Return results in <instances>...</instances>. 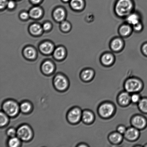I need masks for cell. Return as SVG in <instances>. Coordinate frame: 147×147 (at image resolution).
<instances>
[{"instance_id":"ac0fdd59","label":"cell","mask_w":147,"mask_h":147,"mask_svg":"<svg viewBox=\"0 0 147 147\" xmlns=\"http://www.w3.org/2000/svg\"><path fill=\"white\" fill-rule=\"evenodd\" d=\"M42 14V11L40 8L34 7L32 9L30 12V16L32 18H37L40 17Z\"/></svg>"},{"instance_id":"4dcf8cb0","label":"cell","mask_w":147,"mask_h":147,"mask_svg":"<svg viewBox=\"0 0 147 147\" xmlns=\"http://www.w3.org/2000/svg\"><path fill=\"white\" fill-rule=\"evenodd\" d=\"M131 100L134 103H138L140 100V97L139 95L135 94L131 96Z\"/></svg>"},{"instance_id":"277c9868","label":"cell","mask_w":147,"mask_h":147,"mask_svg":"<svg viewBox=\"0 0 147 147\" xmlns=\"http://www.w3.org/2000/svg\"><path fill=\"white\" fill-rule=\"evenodd\" d=\"M142 87L141 82L136 79H130L127 81L125 88L129 93H135L140 90Z\"/></svg>"},{"instance_id":"836d02e7","label":"cell","mask_w":147,"mask_h":147,"mask_svg":"<svg viewBox=\"0 0 147 147\" xmlns=\"http://www.w3.org/2000/svg\"><path fill=\"white\" fill-rule=\"evenodd\" d=\"M133 27L135 30H136V31H139L142 29V24H140V22L134 26Z\"/></svg>"},{"instance_id":"484cf974","label":"cell","mask_w":147,"mask_h":147,"mask_svg":"<svg viewBox=\"0 0 147 147\" xmlns=\"http://www.w3.org/2000/svg\"><path fill=\"white\" fill-rule=\"evenodd\" d=\"M30 31L32 34L38 35L41 34L42 31V28L39 24H34L30 27Z\"/></svg>"},{"instance_id":"7402d4cb","label":"cell","mask_w":147,"mask_h":147,"mask_svg":"<svg viewBox=\"0 0 147 147\" xmlns=\"http://www.w3.org/2000/svg\"><path fill=\"white\" fill-rule=\"evenodd\" d=\"M110 140L115 143H117L122 140V137L121 134L118 132L112 134L109 137Z\"/></svg>"},{"instance_id":"f546056e","label":"cell","mask_w":147,"mask_h":147,"mask_svg":"<svg viewBox=\"0 0 147 147\" xmlns=\"http://www.w3.org/2000/svg\"><path fill=\"white\" fill-rule=\"evenodd\" d=\"M7 134L10 138H13L17 135V131L14 128H10L7 131Z\"/></svg>"},{"instance_id":"2e32d148","label":"cell","mask_w":147,"mask_h":147,"mask_svg":"<svg viewBox=\"0 0 147 147\" xmlns=\"http://www.w3.org/2000/svg\"><path fill=\"white\" fill-rule=\"evenodd\" d=\"M54 17L56 20L58 21H61L64 19L65 13L61 8H58L55 10L54 12Z\"/></svg>"},{"instance_id":"d4e9b609","label":"cell","mask_w":147,"mask_h":147,"mask_svg":"<svg viewBox=\"0 0 147 147\" xmlns=\"http://www.w3.org/2000/svg\"><path fill=\"white\" fill-rule=\"evenodd\" d=\"M24 54L27 58H34L35 57L36 52L34 49L31 47H28L24 51Z\"/></svg>"},{"instance_id":"7a4b0ae2","label":"cell","mask_w":147,"mask_h":147,"mask_svg":"<svg viewBox=\"0 0 147 147\" xmlns=\"http://www.w3.org/2000/svg\"><path fill=\"white\" fill-rule=\"evenodd\" d=\"M3 111L8 116L13 117L18 114L20 107L17 102L12 100H7L3 105Z\"/></svg>"},{"instance_id":"d590c367","label":"cell","mask_w":147,"mask_h":147,"mask_svg":"<svg viewBox=\"0 0 147 147\" xmlns=\"http://www.w3.org/2000/svg\"><path fill=\"white\" fill-rule=\"evenodd\" d=\"M51 24H50L49 23H48L45 24L44 25H43V29H44V30H45V31L49 30L50 28H51Z\"/></svg>"},{"instance_id":"6da1fadb","label":"cell","mask_w":147,"mask_h":147,"mask_svg":"<svg viewBox=\"0 0 147 147\" xmlns=\"http://www.w3.org/2000/svg\"><path fill=\"white\" fill-rule=\"evenodd\" d=\"M133 5L130 0H119L115 7L117 14L121 17L129 15L131 11Z\"/></svg>"},{"instance_id":"ab89813d","label":"cell","mask_w":147,"mask_h":147,"mask_svg":"<svg viewBox=\"0 0 147 147\" xmlns=\"http://www.w3.org/2000/svg\"><path fill=\"white\" fill-rule=\"evenodd\" d=\"M32 2L34 4H37L39 3L41 0H31Z\"/></svg>"},{"instance_id":"ba28073f","label":"cell","mask_w":147,"mask_h":147,"mask_svg":"<svg viewBox=\"0 0 147 147\" xmlns=\"http://www.w3.org/2000/svg\"><path fill=\"white\" fill-rule=\"evenodd\" d=\"M132 123L134 126L138 129H142L146 126V119L142 117L137 116L135 117L132 119Z\"/></svg>"},{"instance_id":"8992f818","label":"cell","mask_w":147,"mask_h":147,"mask_svg":"<svg viewBox=\"0 0 147 147\" xmlns=\"http://www.w3.org/2000/svg\"><path fill=\"white\" fill-rule=\"evenodd\" d=\"M81 111L78 108H74L69 112L67 114V119L70 123H76L79 121L82 117Z\"/></svg>"},{"instance_id":"b9f144b4","label":"cell","mask_w":147,"mask_h":147,"mask_svg":"<svg viewBox=\"0 0 147 147\" xmlns=\"http://www.w3.org/2000/svg\"><path fill=\"white\" fill-rule=\"evenodd\" d=\"M64 1H69V0H63Z\"/></svg>"},{"instance_id":"603a6c76","label":"cell","mask_w":147,"mask_h":147,"mask_svg":"<svg viewBox=\"0 0 147 147\" xmlns=\"http://www.w3.org/2000/svg\"><path fill=\"white\" fill-rule=\"evenodd\" d=\"M18 137H14L11 138L8 141V144L9 146L11 147H17L20 146L21 144V141Z\"/></svg>"},{"instance_id":"5bb4252c","label":"cell","mask_w":147,"mask_h":147,"mask_svg":"<svg viewBox=\"0 0 147 147\" xmlns=\"http://www.w3.org/2000/svg\"><path fill=\"white\" fill-rule=\"evenodd\" d=\"M123 42L119 38H116L112 42L111 47L115 51H118L122 48Z\"/></svg>"},{"instance_id":"d6986e66","label":"cell","mask_w":147,"mask_h":147,"mask_svg":"<svg viewBox=\"0 0 147 147\" xmlns=\"http://www.w3.org/2000/svg\"><path fill=\"white\" fill-rule=\"evenodd\" d=\"M32 105L28 102H23L20 106V109L23 113H26L29 112L31 110Z\"/></svg>"},{"instance_id":"e575fe53","label":"cell","mask_w":147,"mask_h":147,"mask_svg":"<svg viewBox=\"0 0 147 147\" xmlns=\"http://www.w3.org/2000/svg\"><path fill=\"white\" fill-rule=\"evenodd\" d=\"M8 3L7 0H1V4H0V7L1 9L4 8Z\"/></svg>"},{"instance_id":"d6a6232c","label":"cell","mask_w":147,"mask_h":147,"mask_svg":"<svg viewBox=\"0 0 147 147\" xmlns=\"http://www.w3.org/2000/svg\"><path fill=\"white\" fill-rule=\"evenodd\" d=\"M126 130V128L124 126H122L119 127L117 129L118 132L121 134H125Z\"/></svg>"},{"instance_id":"8d00e7d4","label":"cell","mask_w":147,"mask_h":147,"mask_svg":"<svg viewBox=\"0 0 147 147\" xmlns=\"http://www.w3.org/2000/svg\"><path fill=\"white\" fill-rule=\"evenodd\" d=\"M7 5L8 8L12 9L14 8V5H15V4H14L13 1H10L8 2Z\"/></svg>"},{"instance_id":"4fadbf2b","label":"cell","mask_w":147,"mask_h":147,"mask_svg":"<svg viewBox=\"0 0 147 147\" xmlns=\"http://www.w3.org/2000/svg\"><path fill=\"white\" fill-rule=\"evenodd\" d=\"M127 21L129 24L134 26L140 23L139 17L135 13L129 14L127 18Z\"/></svg>"},{"instance_id":"e0dca14e","label":"cell","mask_w":147,"mask_h":147,"mask_svg":"<svg viewBox=\"0 0 147 147\" xmlns=\"http://www.w3.org/2000/svg\"><path fill=\"white\" fill-rule=\"evenodd\" d=\"M113 55L109 53L104 55L101 59L102 63L106 65H109L111 64L113 62Z\"/></svg>"},{"instance_id":"ffe728a7","label":"cell","mask_w":147,"mask_h":147,"mask_svg":"<svg viewBox=\"0 0 147 147\" xmlns=\"http://www.w3.org/2000/svg\"><path fill=\"white\" fill-rule=\"evenodd\" d=\"M70 4L74 9L80 10L83 8L84 3L83 0H71Z\"/></svg>"},{"instance_id":"f1b7e54d","label":"cell","mask_w":147,"mask_h":147,"mask_svg":"<svg viewBox=\"0 0 147 147\" xmlns=\"http://www.w3.org/2000/svg\"><path fill=\"white\" fill-rule=\"evenodd\" d=\"M139 106L140 109L142 112L147 113V99H142L139 102Z\"/></svg>"},{"instance_id":"7bdbcfd3","label":"cell","mask_w":147,"mask_h":147,"mask_svg":"<svg viewBox=\"0 0 147 147\" xmlns=\"http://www.w3.org/2000/svg\"><path fill=\"white\" fill-rule=\"evenodd\" d=\"M146 146H147V145H146Z\"/></svg>"},{"instance_id":"44dd1931","label":"cell","mask_w":147,"mask_h":147,"mask_svg":"<svg viewBox=\"0 0 147 147\" xmlns=\"http://www.w3.org/2000/svg\"><path fill=\"white\" fill-rule=\"evenodd\" d=\"M94 75L93 71L90 69L84 70L82 74V77L83 80L89 81L93 78Z\"/></svg>"},{"instance_id":"8fae6325","label":"cell","mask_w":147,"mask_h":147,"mask_svg":"<svg viewBox=\"0 0 147 147\" xmlns=\"http://www.w3.org/2000/svg\"><path fill=\"white\" fill-rule=\"evenodd\" d=\"M131 96L127 92H124L121 93L119 96V100L121 104L126 105L130 102Z\"/></svg>"},{"instance_id":"3957f363","label":"cell","mask_w":147,"mask_h":147,"mask_svg":"<svg viewBox=\"0 0 147 147\" xmlns=\"http://www.w3.org/2000/svg\"><path fill=\"white\" fill-rule=\"evenodd\" d=\"M17 137L21 140L27 142L33 136V132L31 128L27 125H23L18 128L17 131Z\"/></svg>"},{"instance_id":"60d3db41","label":"cell","mask_w":147,"mask_h":147,"mask_svg":"<svg viewBox=\"0 0 147 147\" xmlns=\"http://www.w3.org/2000/svg\"><path fill=\"white\" fill-rule=\"evenodd\" d=\"M78 146L79 147H86V146H86V145H79V146Z\"/></svg>"},{"instance_id":"1f68e13d","label":"cell","mask_w":147,"mask_h":147,"mask_svg":"<svg viewBox=\"0 0 147 147\" xmlns=\"http://www.w3.org/2000/svg\"><path fill=\"white\" fill-rule=\"evenodd\" d=\"M61 28L64 31H67L70 28V25L67 22L64 21L61 23Z\"/></svg>"},{"instance_id":"52a82bcc","label":"cell","mask_w":147,"mask_h":147,"mask_svg":"<svg viewBox=\"0 0 147 147\" xmlns=\"http://www.w3.org/2000/svg\"><path fill=\"white\" fill-rule=\"evenodd\" d=\"M113 111V106L110 103L104 104L100 106L99 109L100 115L105 117H107L111 116Z\"/></svg>"},{"instance_id":"30bf717a","label":"cell","mask_w":147,"mask_h":147,"mask_svg":"<svg viewBox=\"0 0 147 147\" xmlns=\"http://www.w3.org/2000/svg\"><path fill=\"white\" fill-rule=\"evenodd\" d=\"M54 66L52 63L50 61L45 62L42 65V70L46 74H50L54 71Z\"/></svg>"},{"instance_id":"74e56055","label":"cell","mask_w":147,"mask_h":147,"mask_svg":"<svg viewBox=\"0 0 147 147\" xmlns=\"http://www.w3.org/2000/svg\"><path fill=\"white\" fill-rule=\"evenodd\" d=\"M28 13L24 12L22 13L21 15H20V16H21V18L23 19H26L28 18Z\"/></svg>"},{"instance_id":"f35d334b","label":"cell","mask_w":147,"mask_h":147,"mask_svg":"<svg viewBox=\"0 0 147 147\" xmlns=\"http://www.w3.org/2000/svg\"><path fill=\"white\" fill-rule=\"evenodd\" d=\"M142 50L145 55L147 56V43L144 45L143 47H142Z\"/></svg>"},{"instance_id":"4316f807","label":"cell","mask_w":147,"mask_h":147,"mask_svg":"<svg viewBox=\"0 0 147 147\" xmlns=\"http://www.w3.org/2000/svg\"><path fill=\"white\" fill-rule=\"evenodd\" d=\"M8 115L4 112H1L0 115V125L1 127L5 126L9 122Z\"/></svg>"},{"instance_id":"5b68a950","label":"cell","mask_w":147,"mask_h":147,"mask_svg":"<svg viewBox=\"0 0 147 147\" xmlns=\"http://www.w3.org/2000/svg\"><path fill=\"white\" fill-rule=\"evenodd\" d=\"M54 84L55 88L60 91L65 90L68 86L67 78L62 75H58L54 78Z\"/></svg>"},{"instance_id":"9a60e30c","label":"cell","mask_w":147,"mask_h":147,"mask_svg":"<svg viewBox=\"0 0 147 147\" xmlns=\"http://www.w3.org/2000/svg\"><path fill=\"white\" fill-rule=\"evenodd\" d=\"M82 118L84 122L89 123L93 120L94 115L91 112L86 111L82 113Z\"/></svg>"},{"instance_id":"cb8c5ba5","label":"cell","mask_w":147,"mask_h":147,"mask_svg":"<svg viewBox=\"0 0 147 147\" xmlns=\"http://www.w3.org/2000/svg\"><path fill=\"white\" fill-rule=\"evenodd\" d=\"M65 54L64 49L62 47H59L55 50L54 53V57L58 59H61L64 57Z\"/></svg>"},{"instance_id":"9c48e42d","label":"cell","mask_w":147,"mask_h":147,"mask_svg":"<svg viewBox=\"0 0 147 147\" xmlns=\"http://www.w3.org/2000/svg\"><path fill=\"white\" fill-rule=\"evenodd\" d=\"M124 134L127 139L134 140L139 136V132L136 128L131 127L127 129Z\"/></svg>"},{"instance_id":"83f0119b","label":"cell","mask_w":147,"mask_h":147,"mask_svg":"<svg viewBox=\"0 0 147 147\" xmlns=\"http://www.w3.org/2000/svg\"><path fill=\"white\" fill-rule=\"evenodd\" d=\"M131 28L128 25H123L119 29V32L121 35L126 36L130 34Z\"/></svg>"},{"instance_id":"7c38bea8","label":"cell","mask_w":147,"mask_h":147,"mask_svg":"<svg viewBox=\"0 0 147 147\" xmlns=\"http://www.w3.org/2000/svg\"><path fill=\"white\" fill-rule=\"evenodd\" d=\"M40 49L45 54H49L52 52L53 46L51 43L46 42L43 43L40 46Z\"/></svg>"}]
</instances>
